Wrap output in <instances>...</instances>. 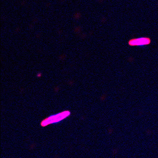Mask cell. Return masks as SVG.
<instances>
[{"label":"cell","mask_w":158,"mask_h":158,"mask_svg":"<svg viewBox=\"0 0 158 158\" xmlns=\"http://www.w3.org/2000/svg\"><path fill=\"white\" fill-rule=\"evenodd\" d=\"M70 112L69 111H64V112L56 114V115L49 117V118L44 120L41 123V125L42 127H45L50 124L59 122L61 120L67 118V116L70 115Z\"/></svg>","instance_id":"obj_1"},{"label":"cell","mask_w":158,"mask_h":158,"mask_svg":"<svg viewBox=\"0 0 158 158\" xmlns=\"http://www.w3.org/2000/svg\"><path fill=\"white\" fill-rule=\"evenodd\" d=\"M151 43L150 38L147 37H142L133 38L128 41V45L131 46H143L149 45Z\"/></svg>","instance_id":"obj_2"}]
</instances>
